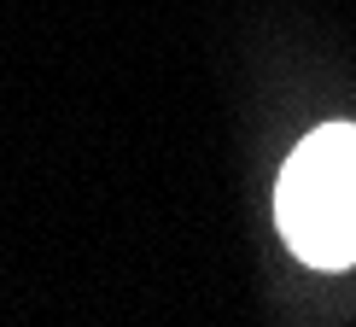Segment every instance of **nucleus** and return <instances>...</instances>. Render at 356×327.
<instances>
[{"instance_id": "f257e3e1", "label": "nucleus", "mask_w": 356, "mask_h": 327, "mask_svg": "<svg viewBox=\"0 0 356 327\" xmlns=\"http://www.w3.org/2000/svg\"><path fill=\"white\" fill-rule=\"evenodd\" d=\"M275 216L286 246L309 269L356 263V129L350 123L316 129L286 158L275 187Z\"/></svg>"}]
</instances>
